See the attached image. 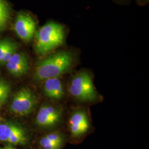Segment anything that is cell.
I'll return each mask as SVG.
<instances>
[{
  "label": "cell",
  "instance_id": "cell-16",
  "mask_svg": "<svg viewBox=\"0 0 149 149\" xmlns=\"http://www.w3.org/2000/svg\"><path fill=\"white\" fill-rule=\"evenodd\" d=\"M0 149H14V148H9V147H7V148H0Z\"/></svg>",
  "mask_w": 149,
  "mask_h": 149
},
{
  "label": "cell",
  "instance_id": "cell-9",
  "mask_svg": "<svg viewBox=\"0 0 149 149\" xmlns=\"http://www.w3.org/2000/svg\"><path fill=\"white\" fill-rule=\"evenodd\" d=\"M6 65L8 72L16 77L23 76L29 69L27 56L21 52L14 54Z\"/></svg>",
  "mask_w": 149,
  "mask_h": 149
},
{
  "label": "cell",
  "instance_id": "cell-2",
  "mask_svg": "<svg viewBox=\"0 0 149 149\" xmlns=\"http://www.w3.org/2000/svg\"><path fill=\"white\" fill-rule=\"evenodd\" d=\"M35 37V50L39 55H44L64 43L65 32L60 24L49 22L36 32Z\"/></svg>",
  "mask_w": 149,
  "mask_h": 149
},
{
  "label": "cell",
  "instance_id": "cell-12",
  "mask_svg": "<svg viewBox=\"0 0 149 149\" xmlns=\"http://www.w3.org/2000/svg\"><path fill=\"white\" fill-rule=\"evenodd\" d=\"M9 5L5 0H0V32L4 31L10 18Z\"/></svg>",
  "mask_w": 149,
  "mask_h": 149
},
{
  "label": "cell",
  "instance_id": "cell-1",
  "mask_svg": "<svg viewBox=\"0 0 149 149\" xmlns=\"http://www.w3.org/2000/svg\"><path fill=\"white\" fill-rule=\"evenodd\" d=\"M73 63L72 54L68 51L54 54L39 61L34 73L37 81L59 77L69 70Z\"/></svg>",
  "mask_w": 149,
  "mask_h": 149
},
{
  "label": "cell",
  "instance_id": "cell-17",
  "mask_svg": "<svg viewBox=\"0 0 149 149\" xmlns=\"http://www.w3.org/2000/svg\"><path fill=\"white\" fill-rule=\"evenodd\" d=\"M141 1H143L144 2H148L149 1V0H140Z\"/></svg>",
  "mask_w": 149,
  "mask_h": 149
},
{
  "label": "cell",
  "instance_id": "cell-11",
  "mask_svg": "<svg viewBox=\"0 0 149 149\" xmlns=\"http://www.w3.org/2000/svg\"><path fill=\"white\" fill-rule=\"evenodd\" d=\"M64 143V136L59 133L49 134L39 141V144L43 149H61Z\"/></svg>",
  "mask_w": 149,
  "mask_h": 149
},
{
  "label": "cell",
  "instance_id": "cell-8",
  "mask_svg": "<svg viewBox=\"0 0 149 149\" xmlns=\"http://www.w3.org/2000/svg\"><path fill=\"white\" fill-rule=\"evenodd\" d=\"M69 125L73 137H80L85 134L90 127L88 118L85 112L79 111L74 113L70 118Z\"/></svg>",
  "mask_w": 149,
  "mask_h": 149
},
{
  "label": "cell",
  "instance_id": "cell-13",
  "mask_svg": "<svg viewBox=\"0 0 149 149\" xmlns=\"http://www.w3.org/2000/svg\"><path fill=\"white\" fill-rule=\"evenodd\" d=\"M11 92L10 85L5 81L0 79V106L5 103Z\"/></svg>",
  "mask_w": 149,
  "mask_h": 149
},
{
  "label": "cell",
  "instance_id": "cell-3",
  "mask_svg": "<svg viewBox=\"0 0 149 149\" xmlns=\"http://www.w3.org/2000/svg\"><path fill=\"white\" fill-rule=\"evenodd\" d=\"M70 94L81 101H93L97 98V92L92 77L84 71L76 74L71 81L69 86Z\"/></svg>",
  "mask_w": 149,
  "mask_h": 149
},
{
  "label": "cell",
  "instance_id": "cell-15",
  "mask_svg": "<svg viewBox=\"0 0 149 149\" xmlns=\"http://www.w3.org/2000/svg\"><path fill=\"white\" fill-rule=\"evenodd\" d=\"M13 41L8 39H0V63L3 59L5 54L10 47Z\"/></svg>",
  "mask_w": 149,
  "mask_h": 149
},
{
  "label": "cell",
  "instance_id": "cell-14",
  "mask_svg": "<svg viewBox=\"0 0 149 149\" xmlns=\"http://www.w3.org/2000/svg\"><path fill=\"white\" fill-rule=\"evenodd\" d=\"M17 47H18L17 44L16 43L13 42L11 44V45L10 46V47L8 48L6 53L5 54V55H4L3 59H2L1 63H0V66L6 65V64L7 63V61L13 56V55L14 54L16 53Z\"/></svg>",
  "mask_w": 149,
  "mask_h": 149
},
{
  "label": "cell",
  "instance_id": "cell-5",
  "mask_svg": "<svg viewBox=\"0 0 149 149\" xmlns=\"http://www.w3.org/2000/svg\"><path fill=\"white\" fill-rule=\"evenodd\" d=\"M36 104V97L28 88H22L16 92L12 101L11 111L20 116L29 114Z\"/></svg>",
  "mask_w": 149,
  "mask_h": 149
},
{
  "label": "cell",
  "instance_id": "cell-10",
  "mask_svg": "<svg viewBox=\"0 0 149 149\" xmlns=\"http://www.w3.org/2000/svg\"><path fill=\"white\" fill-rule=\"evenodd\" d=\"M44 91L45 95L52 100H59L64 95L63 85L59 77L45 80Z\"/></svg>",
  "mask_w": 149,
  "mask_h": 149
},
{
  "label": "cell",
  "instance_id": "cell-4",
  "mask_svg": "<svg viewBox=\"0 0 149 149\" xmlns=\"http://www.w3.org/2000/svg\"><path fill=\"white\" fill-rule=\"evenodd\" d=\"M37 23L30 14L22 11L16 16L13 29L17 36L26 42L31 41L35 36Z\"/></svg>",
  "mask_w": 149,
  "mask_h": 149
},
{
  "label": "cell",
  "instance_id": "cell-7",
  "mask_svg": "<svg viewBox=\"0 0 149 149\" xmlns=\"http://www.w3.org/2000/svg\"><path fill=\"white\" fill-rule=\"evenodd\" d=\"M62 112L58 108L45 105L39 109L36 117L38 125L42 127H51L61 120Z\"/></svg>",
  "mask_w": 149,
  "mask_h": 149
},
{
  "label": "cell",
  "instance_id": "cell-6",
  "mask_svg": "<svg viewBox=\"0 0 149 149\" xmlns=\"http://www.w3.org/2000/svg\"><path fill=\"white\" fill-rule=\"evenodd\" d=\"M0 141L12 145H25L28 137L24 129L11 123L0 124Z\"/></svg>",
  "mask_w": 149,
  "mask_h": 149
}]
</instances>
